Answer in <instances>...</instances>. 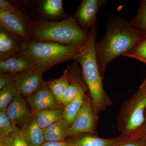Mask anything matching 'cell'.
<instances>
[{
    "label": "cell",
    "instance_id": "4",
    "mask_svg": "<svg viewBox=\"0 0 146 146\" xmlns=\"http://www.w3.org/2000/svg\"><path fill=\"white\" fill-rule=\"evenodd\" d=\"M80 48L55 42L30 40L21 42L20 54L29 58L35 68L44 72L55 65L73 59Z\"/></svg>",
    "mask_w": 146,
    "mask_h": 146
},
{
    "label": "cell",
    "instance_id": "31",
    "mask_svg": "<svg viewBox=\"0 0 146 146\" xmlns=\"http://www.w3.org/2000/svg\"><path fill=\"white\" fill-rule=\"evenodd\" d=\"M0 146H11L7 138L5 140H1Z\"/></svg>",
    "mask_w": 146,
    "mask_h": 146
},
{
    "label": "cell",
    "instance_id": "7",
    "mask_svg": "<svg viewBox=\"0 0 146 146\" xmlns=\"http://www.w3.org/2000/svg\"><path fill=\"white\" fill-rule=\"evenodd\" d=\"M5 112L13 127L22 130L28 125L33 117L26 101L18 92Z\"/></svg>",
    "mask_w": 146,
    "mask_h": 146
},
{
    "label": "cell",
    "instance_id": "16",
    "mask_svg": "<svg viewBox=\"0 0 146 146\" xmlns=\"http://www.w3.org/2000/svg\"><path fill=\"white\" fill-rule=\"evenodd\" d=\"M70 126L64 118L43 129L45 141H63L69 136Z\"/></svg>",
    "mask_w": 146,
    "mask_h": 146
},
{
    "label": "cell",
    "instance_id": "17",
    "mask_svg": "<svg viewBox=\"0 0 146 146\" xmlns=\"http://www.w3.org/2000/svg\"><path fill=\"white\" fill-rule=\"evenodd\" d=\"M23 136L28 146H41L45 142L42 129L33 116L28 125L23 130Z\"/></svg>",
    "mask_w": 146,
    "mask_h": 146
},
{
    "label": "cell",
    "instance_id": "11",
    "mask_svg": "<svg viewBox=\"0 0 146 146\" xmlns=\"http://www.w3.org/2000/svg\"><path fill=\"white\" fill-rule=\"evenodd\" d=\"M44 72L33 68L17 74L14 84L21 96L26 98L30 96L44 82Z\"/></svg>",
    "mask_w": 146,
    "mask_h": 146
},
{
    "label": "cell",
    "instance_id": "33",
    "mask_svg": "<svg viewBox=\"0 0 146 146\" xmlns=\"http://www.w3.org/2000/svg\"><path fill=\"white\" fill-rule=\"evenodd\" d=\"M69 146H75L74 145H73V144H72V143H71V142H70V145H69Z\"/></svg>",
    "mask_w": 146,
    "mask_h": 146
},
{
    "label": "cell",
    "instance_id": "3",
    "mask_svg": "<svg viewBox=\"0 0 146 146\" xmlns=\"http://www.w3.org/2000/svg\"><path fill=\"white\" fill-rule=\"evenodd\" d=\"M29 35L34 41L81 47L88 42L90 31L82 28L72 16L60 21H36L29 26Z\"/></svg>",
    "mask_w": 146,
    "mask_h": 146
},
{
    "label": "cell",
    "instance_id": "30",
    "mask_svg": "<svg viewBox=\"0 0 146 146\" xmlns=\"http://www.w3.org/2000/svg\"><path fill=\"white\" fill-rule=\"evenodd\" d=\"M141 137L143 138V140L145 141V143L146 144V119L145 122V124L144 126L143 129L142 131V133L141 134Z\"/></svg>",
    "mask_w": 146,
    "mask_h": 146
},
{
    "label": "cell",
    "instance_id": "14",
    "mask_svg": "<svg viewBox=\"0 0 146 146\" xmlns=\"http://www.w3.org/2000/svg\"><path fill=\"white\" fill-rule=\"evenodd\" d=\"M126 137L121 136L114 138H100L92 135L78 136L70 142L75 146H117Z\"/></svg>",
    "mask_w": 146,
    "mask_h": 146
},
{
    "label": "cell",
    "instance_id": "26",
    "mask_svg": "<svg viewBox=\"0 0 146 146\" xmlns=\"http://www.w3.org/2000/svg\"><path fill=\"white\" fill-rule=\"evenodd\" d=\"M0 10L12 14L24 16L22 11L10 2L6 0H0Z\"/></svg>",
    "mask_w": 146,
    "mask_h": 146
},
{
    "label": "cell",
    "instance_id": "19",
    "mask_svg": "<svg viewBox=\"0 0 146 146\" xmlns=\"http://www.w3.org/2000/svg\"><path fill=\"white\" fill-rule=\"evenodd\" d=\"M85 96L84 89H82L75 98L64 108V118L70 127L82 106Z\"/></svg>",
    "mask_w": 146,
    "mask_h": 146
},
{
    "label": "cell",
    "instance_id": "1",
    "mask_svg": "<svg viewBox=\"0 0 146 146\" xmlns=\"http://www.w3.org/2000/svg\"><path fill=\"white\" fill-rule=\"evenodd\" d=\"M146 36L138 29L118 16L110 18L105 35L96 43L95 52L102 77L107 65L133 48Z\"/></svg>",
    "mask_w": 146,
    "mask_h": 146
},
{
    "label": "cell",
    "instance_id": "27",
    "mask_svg": "<svg viewBox=\"0 0 146 146\" xmlns=\"http://www.w3.org/2000/svg\"><path fill=\"white\" fill-rule=\"evenodd\" d=\"M117 146H146V144L140 135L126 137L125 140Z\"/></svg>",
    "mask_w": 146,
    "mask_h": 146
},
{
    "label": "cell",
    "instance_id": "5",
    "mask_svg": "<svg viewBox=\"0 0 146 146\" xmlns=\"http://www.w3.org/2000/svg\"><path fill=\"white\" fill-rule=\"evenodd\" d=\"M146 85L126 101L118 115V127L121 136L127 137L139 136L146 122Z\"/></svg>",
    "mask_w": 146,
    "mask_h": 146
},
{
    "label": "cell",
    "instance_id": "29",
    "mask_svg": "<svg viewBox=\"0 0 146 146\" xmlns=\"http://www.w3.org/2000/svg\"><path fill=\"white\" fill-rule=\"evenodd\" d=\"M70 142L66 141H45L41 146H69Z\"/></svg>",
    "mask_w": 146,
    "mask_h": 146
},
{
    "label": "cell",
    "instance_id": "6",
    "mask_svg": "<svg viewBox=\"0 0 146 146\" xmlns=\"http://www.w3.org/2000/svg\"><path fill=\"white\" fill-rule=\"evenodd\" d=\"M96 117L91 100L86 95L82 106L70 127L68 136L76 137L84 133H94Z\"/></svg>",
    "mask_w": 146,
    "mask_h": 146
},
{
    "label": "cell",
    "instance_id": "9",
    "mask_svg": "<svg viewBox=\"0 0 146 146\" xmlns=\"http://www.w3.org/2000/svg\"><path fill=\"white\" fill-rule=\"evenodd\" d=\"M1 26L21 42L30 40L29 26L24 16L0 10Z\"/></svg>",
    "mask_w": 146,
    "mask_h": 146
},
{
    "label": "cell",
    "instance_id": "18",
    "mask_svg": "<svg viewBox=\"0 0 146 146\" xmlns=\"http://www.w3.org/2000/svg\"><path fill=\"white\" fill-rule=\"evenodd\" d=\"M34 117L37 124L44 129L64 118V108L43 110Z\"/></svg>",
    "mask_w": 146,
    "mask_h": 146
},
{
    "label": "cell",
    "instance_id": "23",
    "mask_svg": "<svg viewBox=\"0 0 146 146\" xmlns=\"http://www.w3.org/2000/svg\"><path fill=\"white\" fill-rule=\"evenodd\" d=\"M123 56L134 58L146 63V38Z\"/></svg>",
    "mask_w": 146,
    "mask_h": 146
},
{
    "label": "cell",
    "instance_id": "8",
    "mask_svg": "<svg viewBox=\"0 0 146 146\" xmlns=\"http://www.w3.org/2000/svg\"><path fill=\"white\" fill-rule=\"evenodd\" d=\"M26 99L30 106L33 116L43 110L64 108L55 98L46 84V81L42 83L36 91L27 97Z\"/></svg>",
    "mask_w": 146,
    "mask_h": 146
},
{
    "label": "cell",
    "instance_id": "22",
    "mask_svg": "<svg viewBox=\"0 0 146 146\" xmlns=\"http://www.w3.org/2000/svg\"><path fill=\"white\" fill-rule=\"evenodd\" d=\"M44 12L48 16H58L63 13V2L61 0H46L43 5Z\"/></svg>",
    "mask_w": 146,
    "mask_h": 146
},
{
    "label": "cell",
    "instance_id": "32",
    "mask_svg": "<svg viewBox=\"0 0 146 146\" xmlns=\"http://www.w3.org/2000/svg\"><path fill=\"white\" fill-rule=\"evenodd\" d=\"M142 85H146V79L145 80V81H144L143 83L142 84Z\"/></svg>",
    "mask_w": 146,
    "mask_h": 146
},
{
    "label": "cell",
    "instance_id": "21",
    "mask_svg": "<svg viewBox=\"0 0 146 146\" xmlns=\"http://www.w3.org/2000/svg\"><path fill=\"white\" fill-rule=\"evenodd\" d=\"M130 23L146 36V0L141 1L137 14Z\"/></svg>",
    "mask_w": 146,
    "mask_h": 146
},
{
    "label": "cell",
    "instance_id": "10",
    "mask_svg": "<svg viewBox=\"0 0 146 146\" xmlns=\"http://www.w3.org/2000/svg\"><path fill=\"white\" fill-rule=\"evenodd\" d=\"M106 2L105 0L82 1L74 16L80 25L90 31L97 25V14Z\"/></svg>",
    "mask_w": 146,
    "mask_h": 146
},
{
    "label": "cell",
    "instance_id": "24",
    "mask_svg": "<svg viewBox=\"0 0 146 146\" xmlns=\"http://www.w3.org/2000/svg\"><path fill=\"white\" fill-rule=\"evenodd\" d=\"M13 130V127L5 112H0V140L7 139Z\"/></svg>",
    "mask_w": 146,
    "mask_h": 146
},
{
    "label": "cell",
    "instance_id": "25",
    "mask_svg": "<svg viewBox=\"0 0 146 146\" xmlns=\"http://www.w3.org/2000/svg\"><path fill=\"white\" fill-rule=\"evenodd\" d=\"M11 146H28L26 143L23 130L17 127H13V130L8 138Z\"/></svg>",
    "mask_w": 146,
    "mask_h": 146
},
{
    "label": "cell",
    "instance_id": "15",
    "mask_svg": "<svg viewBox=\"0 0 146 146\" xmlns=\"http://www.w3.org/2000/svg\"><path fill=\"white\" fill-rule=\"evenodd\" d=\"M70 83V74L68 69L65 70L63 75L59 78L46 82L55 98L61 105Z\"/></svg>",
    "mask_w": 146,
    "mask_h": 146
},
{
    "label": "cell",
    "instance_id": "28",
    "mask_svg": "<svg viewBox=\"0 0 146 146\" xmlns=\"http://www.w3.org/2000/svg\"><path fill=\"white\" fill-rule=\"evenodd\" d=\"M17 74H3L1 73L0 75V89L11 84H14L16 80Z\"/></svg>",
    "mask_w": 146,
    "mask_h": 146
},
{
    "label": "cell",
    "instance_id": "12",
    "mask_svg": "<svg viewBox=\"0 0 146 146\" xmlns=\"http://www.w3.org/2000/svg\"><path fill=\"white\" fill-rule=\"evenodd\" d=\"M35 68L30 58L26 56L19 54L0 60L1 73L17 74Z\"/></svg>",
    "mask_w": 146,
    "mask_h": 146
},
{
    "label": "cell",
    "instance_id": "20",
    "mask_svg": "<svg viewBox=\"0 0 146 146\" xmlns=\"http://www.w3.org/2000/svg\"><path fill=\"white\" fill-rule=\"evenodd\" d=\"M18 91L14 84H11L0 91V112H6L13 101Z\"/></svg>",
    "mask_w": 146,
    "mask_h": 146
},
{
    "label": "cell",
    "instance_id": "13",
    "mask_svg": "<svg viewBox=\"0 0 146 146\" xmlns=\"http://www.w3.org/2000/svg\"><path fill=\"white\" fill-rule=\"evenodd\" d=\"M18 39L1 26L0 29V59H7L20 54L21 43Z\"/></svg>",
    "mask_w": 146,
    "mask_h": 146
},
{
    "label": "cell",
    "instance_id": "2",
    "mask_svg": "<svg viewBox=\"0 0 146 146\" xmlns=\"http://www.w3.org/2000/svg\"><path fill=\"white\" fill-rule=\"evenodd\" d=\"M97 35V25L90 31L88 42L80 47L73 60L81 65L82 77L90 91L92 104L96 115L111 104V102L105 91L102 79L100 73L95 52Z\"/></svg>",
    "mask_w": 146,
    "mask_h": 146
}]
</instances>
